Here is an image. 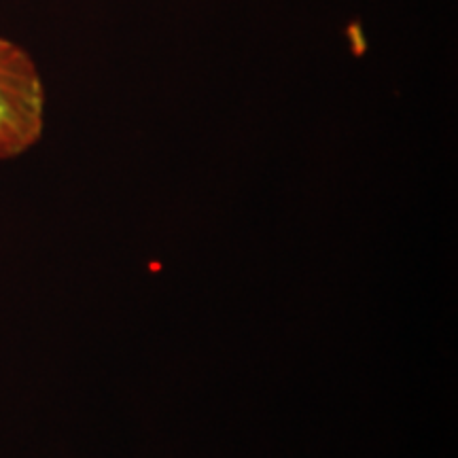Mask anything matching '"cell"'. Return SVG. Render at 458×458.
Here are the masks:
<instances>
[{
  "label": "cell",
  "mask_w": 458,
  "mask_h": 458,
  "mask_svg": "<svg viewBox=\"0 0 458 458\" xmlns=\"http://www.w3.org/2000/svg\"><path fill=\"white\" fill-rule=\"evenodd\" d=\"M45 85L24 47L0 37V159L20 157L41 140Z\"/></svg>",
  "instance_id": "obj_1"
}]
</instances>
